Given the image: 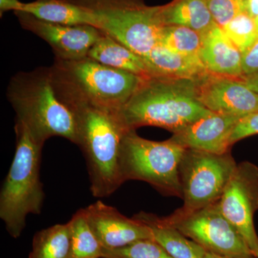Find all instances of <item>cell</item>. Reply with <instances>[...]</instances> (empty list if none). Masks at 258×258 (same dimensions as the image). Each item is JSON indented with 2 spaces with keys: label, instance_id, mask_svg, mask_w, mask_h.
Segmentation results:
<instances>
[{
  "label": "cell",
  "instance_id": "cell-9",
  "mask_svg": "<svg viewBox=\"0 0 258 258\" xmlns=\"http://www.w3.org/2000/svg\"><path fill=\"white\" fill-rule=\"evenodd\" d=\"M208 252L230 258H255L235 226L220 210L219 202L184 216L162 217Z\"/></svg>",
  "mask_w": 258,
  "mask_h": 258
},
{
  "label": "cell",
  "instance_id": "cell-1",
  "mask_svg": "<svg viewBox=\"0 0 258 258\" xmlns=\"http://www.w3.org/2000/svg\"><path fill=\"white\" fill-rule=\"evenodd\" d=\"M198 80L151 76L120 110L130 130L146 125L176 133L213 112L198 98Z\"/></svg>",
  "mask_w": 258,
  "mask_h": 258
},
{
  "label": "cell",
  "instance_id": "cell-19",
  "mask_svg": "<svg viewBox=\"0 0 258 258\" xmlns=\"http://www.w3.org/2000/svg\"><path fill=\"white\" fill-rule=\"evenodd\" d=\"M21 12L47 23L96 27L91 13L76 0H35L25 3Z\"/></svg>",
  "mask_w": 258,
  "mask_h": 258
},
{
  "label": "cell",
  "instance_id": "cell-20",
  "mask_svg": "<svg viewBox=\"0 0 258 258\" xmlns=\"http://www.w3.org/2000/svg\"><path fill=\"white\" fill-rule=\"evenodd\" d=\"M159 16L163 26L187 27L202 35L216 24L209 9L208 0H176L170 5L160 6Z\"/></svg>",
  "mask_w": 258,
  "mask_h": 258
},
{
  "label": "cell",
  "instance_id": "cell-2",
  "mask_svg": "<svg viewBox=\"0 0 258 258\" xmlns=\"http://www.w3.org/2000/svg\"><path fill=\"white\" fill-rule=\"evenodd\" d=\"M76 117L78 144L82 151L95 198L111 196L124 183L120 166L121 145L130 131L120 111L77 105L69 107Z\"/></svg>",
  "mask_w": 258,
  "mask_h": 258
},
{
  "label": "cell",
  "instance_id": "cell-6",
  "mask_svg": "<svg viewBox=\"0 0 258 258\" xmlns=\"http://www.w3.org/2000/svg\"><path fill=\"white\" fill-rule=\"evenodd\" d=\"M94 19L96 28L141 56L159 43L163 28L159 7L142 0H76Z\"/></svg>",
  "mask_w": 258,
  "mask_h": 258
},
{
  "label": "cell",
  "instance_id": "cell-30",
  "mask_svg": "<svg viewBox=\"0 0 258 258\" xmlns=\"http://www.w3.org/2000/svg\"><path fill=\"white\" fill-rule=\"evenodd\" d=\"M244 84L254 92L258 93V73L245 75L241 78Z\"/></svg>",
  "mask_w": 258,
  "mask_h": 258
},
{
  "label": "cell",
  "instance_id": "cell-16",
  "mask_svg": "<svg viewBox=\"0 0 258 258\" xmlns=\"http://www.w3.org/2000/svg\"><path fill=\"white\" fill-rule=\"evenodd\" d=\"M142 57L151 76L197 80L209 73L199 55L176 53L159 44Z\"/></svg>",
  "mask_w": 258,
  "mask_h": 258
},
{
  "label": "cell",
  "instance_id": "cell-27",
  "mask_svg": "<svg viewBox=\"0 0 258 258\" xmlns=\"http://www.w3.org/2000/svg\"><path fill=\"white\" fill-rule=\"evenodd\" d=\"M255 134H258V111L242 117L237 122L231 136L230 145Z\"/></svg>",
  "mask_w": 258,
  "mask_h": 258
},
{
  "label": "cell",
  "instance_id": "cell-23",
  "mask_svg": "<svg viewBox=\"0 0 258 258\" xmlns=\"http://www.w3.org/2000/svg\"><path fill=\"white\" fill-rule=\"evenodd\" d=\"M203 37L201 33L187 27L166 25L161 28L158 44L176 53L199 55Z\"/></svg>",
  "mask_w": 258,
  "mask_h": 258
},
{
  "label": "cell",
  "instance_id": "cell-13",
  "mask_svg": "<svg viewBox=\"0 0 258 258\" xmlns=\"http://www.w3.org/2000/svg\"><path fill=\"white\" fill-rule=\"evenodd\" d=\"M88 223L104 249L124 247L137 240L153 239L149 226L128 218L117 209L98 201L84 208Z\"/></svg>",
  "mask_w": 258,
  "mask_h": 258
},
{
  "label": "cell",
  "instance_id": "cell-34",
  "mask_svg": "<svg viewBox=\"0 0 258 258\" xmlns=\"http://www.w3.org/2000/svg\"><path fill=\"white\" fill-rule=\"evenodd\" d=\"M254 22H255L256 26H257V30H258V17L255 19H254Z\"/></svg>",
  "mask_w": 258,
  "mask_h": 258
},
{
  "label": "cell",
  "instance_id": "cell-14",
  "mask_svg": "<svg viewBox=\"0 0 258 258\" xmlns=\"http://www.w3.org/2000/svg\"><path fill=\"white\" fill-rule=\"evenodd\" d=\"M242 118L213 113L174 133L170 139L186 149L225 154L230 152L231 136Z\"/></svg>",
  "mask_w": 258,
  "mask_h": 258
},
{
  "label": "cell",
  "instance_id": "cell-21",
  "mask_svg": "<svg viewBox=\"0 0 258 258\" xmlns=\"http://www.w3.org/2000/svg\"><path fill=\"white\" fill-rule=\"evenodd\" d=\"M71 230L69 222L56 224L36 232L29 258H69Z\"/></svg>",
  "mask_w": 258,
  "mask_h": 258
},
{
  "label": "cell",
  "instance_id": "cell-26",
  "mask_svg": "<svg viewBox=\"0 0 258 258\" xmlns=\"http://www.w3.org/2000/svg\"><path fill=\"white\" fill-rule=\"evenodd\" d=\"M208 4L214 20L221 28L247 12V0H208Z\"/></svg>",
  "mask_w": 258,
  "mask_h": 258
},
{
  "label": "cell",
  "instance_id": "cell-7",
  "mask_svg": "<svg viewBox=\"0 0 258 258\" xmlns=\"http://www.w3.org/2000/svg\"><path fill=\"white\" fill-rule=\"evenodd\" d=\"M185 150L171 139L154 142L139 137L136 130L128 131L120 154L123 181H145L162 195L181 198L179 166Z\"/></svg>",
  "mask_w": 258,
  "mask_h": 258
},
{
  "label": "cell",
  "instance_id": "cell-10",
  "mask_svg": "<svg viewBox=\"0 0 258 258\" xmlns=\"http://www.w3.org/2000/svg\"><path fill=\"white\" fill-rule=\"evenodd\" d=\"M219 206L253 253L258 249V236L253 220L258 210L257 166L247 161L237 164L219 201Z\"/></svg>",
  "mask_w": 258,
  "mask_h": 258
},
{
  "label": "cell",
  "instance_id": "cell-24",
  "mask_svg": "<svg viewBox=\"0 0 258 258\" xmlns=\"http://www.w3.org/2000/svg\"><path fill=\"white\" fill-rule=\"evenodd\" d=\"M222 29L242 55L258 40L255 22L247 12L236 17Z\"/></svg>",
  "mask_w": 258,
  "mask_h": 258
},
{
  "label": "cell",
  "instance_id": "cell-17",
  "mask_svg": "<svg viewBox=\"0 0 258 258\" xmlns=\"http://www.w3.org/2000/svg\"><path fill=\"white\" fill-rule=\"evenodd\" d=\"M149 226L153 239L157 241L173 258H204L206 250L200 244L181 234L175 227L166 223L162 217L140 212L134 215Z\"/></svg>",
  "mask_w": 258,
  "mask_h": 258
},
{
  "label": "cell",
  "instance_id": "cell-15",
  "mask_svg": "<svg viewBox=\"0 0 258 258\" xmlns=\"http://www.w3.org/2000/svg\"><path fill=\"white\" fill-rule=\"evenodd\" d=\"M203 35L199 56L208 72L218 76L242 77V54L223 29L215 24Z\"/></svg>",
  "mask_w": 258,
  "mask_h": 258
},
{
  "label": "cell",
  "instance_id": "cell-25",
  "mask_svg": "<svg viewBox=\"0 0 258 258\" xmlns=\"http://www.w3.org/2000/svg\"><path fill=\"white\" fill-rule=\"evenodd\" d=\"M102 258H173L154 239H144L116 249L103 248Z\"/></svg>",
  "mask_w": 258,
  "mask_h": 258
},
{
  "label": "cell",
  "instance_id": "cell-22",
  "mask_svg": "<svg viewBox=\"0 0 258 258\" xmlns=\"http://www.w3.org/2000/svg\"><path fill=\"white\" fill-rule=\"evenodd\" d=\"M68 222L71 230L69 258H102L103 247L88 225L84 208L76 212Z\"/></svg>",
  "mask_w": 258,
  "mask_h": 258
},
{
  "label": "cell",
  "instance_id": "cell-28",
  "mask_svg": "<svg viewBox=\"0 0 258 258\" xmlns=\"http://www.w3.org/2000/svg\"><path fill=\"white\" fill-rule=\"evenodd\" d=\"M242 71L244 76L258 73V40L242 55Z\"/></svg>",
  "mask_w": 258,
  "mask_h": 258
},
{
  "label": "cell",
  "instance_id": "cell-31",
  "mask_svg": "<svg viewBox=\"0 0 258 258\" xmlns=\"http://www.w3.org/2000/svg\"><path fill=\"white\" fill-rule=\"evenodd\" d=\"M247 13L252 18L258 17V0H247Z\"/></svg>",
  "mask_w": 258,
  "mask_h": 258
},
{
  "label": "cell",
  "instance_id": "cell-12",
  "mask_svg": "<svg viewBox=\"0 0 258 258\" xmlns=\"http://www.w3.org/2000/svg\"><path fill=\"white\" fill-rule=\"evenodd\" d=\"M241 78L208 73L198 80L199 100L215 113L244 117L257 112L258 93L249 89Z\"/></svg>",
  "mask_w": 258,
  "mask_h": 258
},
{
  "label": "cell",
  "instance_id": "cell-32",
  "mask_svg": "<svg viewBox=\"0 0 258 258\" xmlns=\"http://www.w3.org/2000/svg\"><path fill=\"white\" fill-rule=\"evenodd\" d=\"M204 258H230L224 257V256L219 255V254L213 253V252H208L206 251V253L205 254Z\"/></svg>",
  "mask_w": 258,
  "mask_h": 258
},
{
  "label": "cell",
  "instance_id": "cell-8",
  "mask_svg": "<svg viewBox=\"0 0 258 258\" xmlns=\"http://www.w3.org/2000/svg\"><path fill=\"white\" fill-rule=\"evenodd\" d=\"M237 165L230 152L186 149L179 166L184 205L173 215L184 216L220 201Z\"/></svg>",
  "mask_w": 258,
  "mask_h": 258
},
{
  "label": "cell",
  "instance_id": "cell-33",
  "mask_svg": "<svg viewBox=\"0 0 258 258\" xmlns=\"http://www.w3.org/2000/svg\"><path fill=\"white\" fill-rule=\"evenodd\" d=\"M253 254L255 258H258V249H257V250L254 251V252H253Z\"/></svg>",
  "mask_w": 258,
  "mask_h": 258
},
{
  "label": "cell",
  "instance_id": "cell-29",
  "mask_svg": "<svg viewBox=\"0 0 258 258\" xmlns=\"http://www.w3.org/2000/svg\"><path fill=\"white\" fill-rule=\"evenodd\" d=\"M25 3L20 0H0V14H3L8 11L16 12L23 11Z\"/></svg>",
  "mask_w": 258,
  "mask_h": 258
},
{
  "label": "cell",
  "instance_id": "cell-18",
  "mask_svg": "<svg viewBox=\"0 0 258 258\" xmlns=\"http://www.w3.org/2000/svg\"><path fill=\"white\" fill-rule=\"evenodd\" d=\"M88 57L113 69L127 71L144 78L151 77L142 56L103 32L91 47Z\"/></svg>",
  "mask_w": 258,
  "mask_h": 258
},
{
  "label": "cell",
  "instance_id": "cell-3",
  "mask_svg": "<svg viewBox=\"0 0 258 258\" xmlns=\"http://www.w3.org/2000/svg\"><path fill=\"white\" fill-rule=\"evenodd\" d=\"M7 96L16 113V121L25 125L39 144L60 137L77 145L76 117L57 96L50 67L15 74Z\"/></svg>",
  "mask_w": 258,
  "mask_h": 258
},
{
  "label": "cell",
  "instance_id": "cell-11",
  "mask_svg": "<svg viewBox=\"0 0 258 258\" xmlns=\"http://www.w3.org/2000/svg\"><path fill=\"white\" fill-rule=\"evenodd\" d=\"M20 25L45 40L52 47L55 59L77 60L86 58L103 32L92 25H64L47 23L25 12H16Z\"/></svg>",
  "mask_w": 258,
  "mask_h": 258
},
{
  "label": "cell",
  "instance_id": "cell-4",
  "mask_svg": "<svg viewBox=\"0 0 258 258\" xmlns=\"http://www.w3.org/2000/svg\"><path fill=\"white\" fill-rule=\"evenodd\" d=\"M50 70L55 92L69 108L84 105L120 111L146 79L88 57L55 59Z\"/></svg>",
  "mask_w": 258,
  "mask_h": 258
},
{
  "label": "cell",
  "instance_id": "cell-5",
  "mask_svg": "<svg viewBox=\"0 0 258 258\" xmlns=\"http://www.w3.org/2000/svg\"><path fill=\"white\" fill-rule=\"evenodd\" d=\"M16 152L0 192V218L13 238H18L30 214L39 215L45 200L40 169L42 144L28 129L17 122Z\"/></svg>",
  "mask_w": 258,
  "mask_h": 258
}]
</instances>
